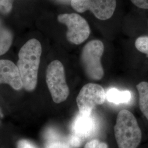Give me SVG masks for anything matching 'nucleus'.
<instances>
[{
	"instance_id": "obj_1",
	"label": "nucleus",
	"mask_w": 148,
	"mask_h": 148,
	"mask_svg": "<svg viewBox=\"0 0 148 148\" xmlns=\"http://www.w3.org/2000/svg\"><path fill=\"white\" fill-rule=\"evenodd\" d=\"M41 53V45L35 38L27 41L18 53L16 66L19 71L23 88L27 91H32L36 87Z\"/></svg>"
},
{
	"instance_id": "obj_2",
	"label": "nucleus",
	"mask_w": 148,
	"mask_h": 148,
	"mask_svg": "<svg viewBox=\"0 0 148 148\" xmlns=\"http://www.w3.org/2000/svg\"><path fill=\"white\" fill-rule=\"evenodd\" d=\"M114 133L119 148H137L142 140V131L137 119L126 109L117 115Z\"/></svg>"
},
{
	"instance_id": "obj_3",
	"label": "nucleus",
	"mask_w": 148,
	"mask_h": 148,
	"mask_svg": "<svg viewBox=\"0 0 148 148\" xmlns=\"http://www.w3.org/2000/svg\"><path fill=\"white\" fill-rule=\"evenodd\" d=\"M104 50V45L99 40L90 41L82 49L81 63L85 73L90 79L99 80L104 76V70L101 64Z\"/></svg>"
},
{
	"instance_id": "obj_4",
	"label": "nucleus",
	"mask_w": 148,
	"mask_h": 148,
	"mask_svg": "<svg viewBox=\"0 0 148 148\" xmlns=\"http://www.w3.org/2000/svg\"><path fill=\"white\" fill-rule=\"evenodd\" d=\"M46 82L54 103L59 104L66 101L70 92L63 65L60 61L54 60L48 66Z\"/></svg>"
},
{
	"instance_id": "obj_5",
	"label": "nucleus",
	"mask_w": 148,
	"mask_h": 148,
	"mask_svg": "<svg viewBox=\"0 0 148 148\" xmlns=\"http://www.w3.org/2000/svg\"><path fill=\"white\" fill-rule=\"evenodd\" d=\"M58 20L67 27L66 38L69 42L79 45L89 37L90 32V26L85 18L79 14H61L58 16Z\"/></svg>"
},
{
	"instance_id": "obj_6",
	"label": "nucleus",
	"mask_w": 148,
	"mask_h": 148,
	"mask_svg": "<svg viewBox=\"0 0 148 148\" xmlns=\"http://www.w3.org/2000/svg\"><path fill=\"white\" fill-rule=\"evenodd\" d=\"M106 99L104 88L98 84L90 83L85 85L80 90L76 98L79 112L91 114L96 106L103 104Z\"/></svg>"
},
{
	"instance_id": "obj_7",
	"label": "nucleus",
	"mask_w": 148,
	"mask_h": 148,
	"mask_svg": "<svg viewBox=\"0 0 148 148\" xmlns=\"http://www.w3.org/2000/svg\"><path fill=\"white\" fill-rule=\"evenodd\" d=\"M71 5L75 11L84 13L90 11L95 17L105 21L113 15L116 6V0H71Z\"/></svg>"
},
{
	"instance_id": "obj_8",
	"label": "nucleus",
	"mask_w": 148,
	"mask_h": 148,
	"mask_svg": "<svg viewBox=\"0 0 148 148\" xmlns=\"http://www.w3.org/2000/svg\"><path fill=\"white\" fill-rule=\"evenodd\" d=\"M5 84L14 90L23 88L21 77L17 66L9 60H0V84Z\"/></svg>"
},
{
	"instance_id": "obj_9",
	"label": "nucleus",
	"mask_w": 148,
	"mask_h": 148,
	"mask_svg": "<svg viewBox=\"0 0 148 148\" xmlns=\"http://www.w3.org/2000/svg\"><path fill=\"white\" fill-rule=\"evenodd\" d=\"M97 124L91 114H82L79 112L76 117L71 126L73 134L81 139L91 137L96 131Z\"/></svg>"
},
{
	"instance_id": "obj_10",
	"label": "nucleus",
	"mask_w": 148,
	"mask_h": 148,
	"mask_svg": "<svg viewBox=\"0 0 148 148\" xmlns=\"http://www.w3.org/2000/svg\"><path fill=\"white\" fill-rule=\"evenodd\" d=\"M106 98L109 102L115 104H123L131 101L132 94L128 90H120L115 88H111L106 93Z\"/></svg>"
},
{
	"instance_id": "obj_11",
	"label": "nucleus",
	"mask_w": 148,
	"mask_h": 148,
	"mask_svg": "<svg viewBox=\"0 0 148 148\" xmlns=\"http://www.w3.org/2000/svg\"><path fill=\"white\" fill-rule=\"evenodd\" d=\"M13 38L12 32L0 19V56L3 55L9 50Z\"/></svg>"
},
{
	"instance_id": "obj_12",
	"label": "nucleus",
	"mask_w": 148,
	"mask_h": 148,
	"mask_svg": "<svg viewBox=\"0 0 148 148\" xmlns=\"http://www.w3.org/2000/svg\"><path fill=\"white\" fill-rule=\"evenodd\" d=\"M136 87L139 94L140 109L148 120V82H141Z\"/></svg>"
},
{
	"instance_id": "obj_13",
	"label": "nucleus",
	"mask_w": 148,
	"mask_h": 148,
	"mask_svg": "<svg viewBox=\"0 0 148 148\" xmlns=\"http://www.w3.org/2000/svg\"><path fill=\"white\" fill-rule=\"evenodd\" d=\"M135 46L139 51L148 56V36L138 37L135 42Z\"/></svg>"
},
{
	"instance_id": "obj_14",
	"label": "nucleus",
	"mask_w": 148,
	"mask_h": 148,
	"mask_svg": "<svg viewBox=\"0 0 148 148\" xmlns=\"http://www.w3.org/2000/svg\"><path fill=\"white\" fill-rule=\"evenodd\" d=\"M14 0H0V13L7 14L11 12Z\"/></svg>"
},
{
	"instance_id": "obj_15",
	"label": "nucleus",
	"mask_w": 148,
	"mask_h": 148,
	"mask_svg": "<svg viewBox=\"0 0 148 148\" xmlns=\"http://www.w3.org/2000/svg\"><path fill=\"white\" fill-rule=\"evenodd\" d=\"M46 148H71L69 144L60 141L58 139L48 140L46 145Z\"/></svg>"
},
{
	"instance_id": "obj_16",
	"label": "nucleus",
	"mask_w": 148,
	"mask_h": 148,
	"mask_svg": "<svg viewBox=\"0 0 148 148\" xmlns=\"http://www.w3.org/2000/svg\"><path fill=\"white\" fill-rule=\"evenodd\" d=\"M84 148H108V146L99 140L93 139L86 143Z\"/></svg>"
},
{
	"instance_id": "obj_17",
	"label": "nucleus",
	"mask_w": 148,
	"mask_h": 148,
	"mask_svg": "<svg viewBox=\"0 0 148 148\" xmlns=\"http://www.w3.org/2000/svg\"><path fill=\"white\" fill-rule=\"evenodd\" d=\"M82 140V139H81L80 138L74 134H73L69 137L68 142L69 144L71 145L72 147L77 148V147H79V146L81 145Z\"/></svg>"
},
{
	"instance_id": "obj_18",
	"label": "nucleus",
	"mask_w": 148,
	"mask_h": 148,
	"mask_svg": "<svg viewBox=\"0 0 148 148\" xmlns=\"http://www.w3.org/2000/svg\"><path fill=\"white\" fill-rule=\"evenodd\" d=\"M134 5L142 9H148V0H131Z\"/></svg>"
},
{
	"instance_id": "obj_19",
	"label": "nucleus",
	"mask_w": 148,
	"mask_h": 148,
	"mask_svg": "<svg viewBox=\"0 0 148 148\" xmlns=\"http://www.w3.org/2000/svg\"><path fill=\"white\" fill-rule=\"evenodd\" d=\"M18 148H37L32 143L27 140H21L17 144Z\"/></svg>"
}]
</instances>
